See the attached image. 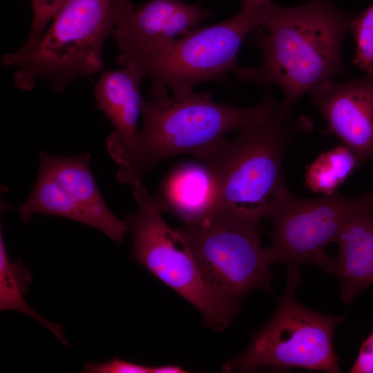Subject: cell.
Here are the masks:
<instances>
[{"label": "cell", "mask_w": 373, "mask_h": 373, "mask_svg": "<svg viewBox=\"0 0 373 373\" xmlns=\"http://www.w3.org/2000/svg\"><path fill=\"white\" fill-rule=\"evenodd\" d=\"M241 6L261 7L271 3V0H240Z\"/></svg>", "instance_id": "603a6c76"}, {"label": "cell", "mask_w": 373, "mask_h": 373, "mask_svg": "<svg viewBox=\"0 0 373 373\" xmlns=\"http://www.w3.org/2000/svg\"><path fill=\"white\" fill-rule=\"evenodd\" d=\"M354 14L340 10L333 0H308L294 7L266 6L250 39L251 46L261 52V63L242 67L238 80L266 92L279 86L285 98L278 109L292 114L303 96L335 77L348 76L342 48Z\"/></svg>", "instance_id": "6da1fadb"}, {"label": "cell", "mask_w": 373, "mask_h": 373, "mask_svg": "<svg viewBox=\"0 0 373 373\" xmlns=\"http://www.w3.org/2000/svg\"><path fill=\"white\" fill-rule=\"evenodd\" d=\"M373 212V191L356 197L337 192L316 198L294 195L285 183L267 204L263 217L271 221V245L266 248L271 265L300 271L311 264L323 267L330 256L326 248L354 218Z\"/></svg>", "instance_id": "ba28073f"}, {"label": "cell", "mask_w": 373, "mask_h": 373, "mask_svg": "<svg viewBox=\"0 0 373 373\" xmlns=\"http://www.w3.org/2000/svg\"><path fill=\"white\" fill-rule=\"evenodd\" d=\"M278 107L264 121L239 131L231 140L223 137L194 156L207 166L216 180L219 207L242 208L264 215L267 204L285 183L282 162L286 151L314 124L305 115H283Z\"/></svg>", "instance_id": "277c9868"}, {"label": "cell", "mask_w": 373, "mask_h": 373, "mask_svg": "<svg viewBox=\"0 0 373 373\" xmlns=\"http://www.w3.org/2000/svg\"><path fill=\"white\" fill-rule=\"evenodd\" d=\"M120 66L103 71L94 88L97 107L114 128L107 138V149L119 171L128 169L137 148V122L143 102L141 84L146 78L135 65Z\"/></svg>", "instance_id": "4fadbf2b"}, {"label": "cell", "mask_w": 373, "mask_h": 373, "mask_svg": "<svg viewBox=\"0 0 373 373\" xmlns=\"http://www.w3.org/2000/svg\"><path fill=\"white\" fill-rule=\"evenodd\" d=\"M265 6H241L221 23L193 29L160 52L137 66L151 88H169L173 96L193 92L196 84L220 80L240 70L238 55L247 37L262 21Z\"/></svg>", "instance_id": "9c48e42d"}, {"label": "cell", "mask_w": 373, "mask_h": 373, "mask_svg": "<svg viewBox=\"0 0 373 373\" xmlns=\"http://www.w3.org/2000/svg\"><path fill=\"white\" fill-rule=\"evenodd\" d=\"M32 276L19 260L12 263L8 258L2 231L0 233V309L15 310L23 313L45 326L64 345L68 341L61 326L48 321L37 314L27 304L23 296Z\"/></svg>", "instance_id": "2e32d148"}, {"label": "cell", "mask_w": 373, "mask_h": 373, "mask_svg": "<svg viewBox=\"0 0 373 373\" xmlns=\"http://www.w3.org/2000/svg\"><path fill=\"white\" fill-rule=\"evenodd\" d=\"M151 100L143 99V125L135 154L128 169L117 171L122 183L131 186L160 162L180 154L195 156L229 131L260 123L276 110L269 91L251 107L213 101L209 93L169 97L166 88H150Z\"/></svg>", "instance_id": "7a4b0ae2"}, {"label": "cell", "mask_w": 373, "mask_h": 373, "mask_svg": "<svg viewBox=\"0 0 373 373\" xmlns=\"http://www.w3.org/2000/svg\"><path fill=\"white\" fill-rule=\"evenodd\" d=\"M350 32L355 41L353 64L365 74H373V3L354 14Z\"/></svg>", "instance_id": "ac0fdd59"}, {"label": "cell", "mask_w": 373, "mask_h": 373, "mask_svg": "<svg viewBox=\"0 0 373 373\" xmlns=\"http://www.w3.org/2000/svg\"><path fill=\"white\" fill-rule=\"evenodd\" d=\"M300 271L287 270L285 291L272 317L254 333L242 354L222 365V372L300 368L341 372L333 336L346 318L315 312L297 300L295 292L301 282Z\"/></svg>", "instance_id": "8992f818"}, {"label": "cell", "mask_w": 373, "mask_h": 373, "mask_svg": "<svg viewBox=\"0 0 373 373\" xmlns=\"http://www.w3.org/2000/svg\"><path fill=\"white\" fill-rule=\"evenodd\" d=\"M137 203L126 220L133 240L132 259L198 309L204 325L222 332L238 311L205 283L188 247L162 218L165 211L142 180L131 186Z\"/></svg>", "instance_id": "52a82bcc"}, {"label": "cell", "mask_w": 373, "mask_h": 373, "mask_svg": "<svg viewBox=\"0 0 373 373\" xmlns=\"http://www.w3.org/2000/svg\"><path fill=\"white\" fill-rule=\"evenodd\" d=\"M212 15L182 0H148L142 5L125 0L111 34L119 51L115 61L138 66Z\"/></svg>", "instance_id": "8fae6325"}, {"label": "cell", "mask_w": 373, "mask_h": 373, "mask_svg": "<svg viewBox=\"0 0 373 373\" xmlns=\"http://www.w3.org/2000/svg\"><path fill=\"white\" fill-rule=\"evenodd\" d=\"M262 218L259 211L221 207L175 229L207 285L237 311L251 291H271V263L260 245Z\"/></svg>", "instance_id": "5b68a950"}, {"label": "cell", "mask_w": 373, "mask_h": 373, "mask_svg": "<svg viewBox=\"0 0 373 373\" xmlns=\"http://www.w3.org/2000/svg\"><path fill=\"white\" fill-rule=\"evenodd\" d=\"M161 193L158 198L164 210H170L182 224L198 222L219 207L216 180L200 160L177 166L164 181Z\"/></svg>", "instance_id": "9a60e30c"}, {"label": "cell", "mask_w": 373, "mask_h": 373, "mask_svg": "<svg viewBox=\"0 0 373 373\" xmlns=\"http://www.w3.org/2000/svg\"><path fill=\"white\" fill-rule=\"evenodd\" d=\"M309 97L325 122V131L352 151L360 167L373 159V74L327 81Z\"/></svg>", "instance_id": "7c38bea8"}, {"label": "cell", "mask_w": 373, "mask_h": 373, "mask_svg": "<svg viewBox=\"0 0 373 373\" xmlns=\"http://www.w3.org/2000/svg\"><path fill=\"white\" fill-rule=\"evenodd\" d=\"M360 168L352 151L341 144L320 154L305 171V185L312 191L329 195Z\"/></svg>", "instance_id": "e0dca14e"}, {"label": "cell", "mask_w": 373, "mask_h": 373, "mask_svg": "<svg viewBox=\"0 0 373 373\" xmlns=\"http://www.w3.org/2000/svg\"><path fill=\"white\" fill-rule=\"evenodd\" d=\"M39 155L35 184L18 209L21 221L29 223L35 214L60 216L93 227L122 243L128 223L104 202L90 168V155L59 157L43 151Z\"/></svg>", "instance_id": "30bf717a"}, {"label": "cell", "mask_w": 373, "mask_h": 373, "mask_svg": "<svg viewBox=\"0 0 373 373\" xmlns=\"http://www.w3.org/2000/svg\"><path fill=\"white\" fill-rule=\"evenodd\" d=\"M187 371L177 365H164L151 367V373H184Z\"/></svg>", "instance_id": "7402d4cb"}, {"label": "cell", "mask_w": 373, "mask_h": 373, "mask_svg": "<svg viewBox=\"0 0 373 373\" xmlns=\"http://www.w3.org/2000/svg\"><path fill=\"white\" fill-rule=\"evenodd\" d=\"M350 373H373V332L363 342Z\"/></svg>", "instance_id": "44dd1931"}, {"label": "cell", "mask_w": 373, "mask_h": 373, "mask_svg": "<svg viewBox=\"0 0 373 373\" xmlns=\"http://www.w3.org/2000/svg\"><path fill=\"white\" fill-rule=\"evenodd\" d=\"M335 242L338 244V252L329 256L323 269L338 278L340 298L350 304L359 293L373 285V212L345 225Z\"/></svg>", "instance_id": "5bb4252c"}, {"label": "cell", "mask_w": 373, "mask_h": 373, "mask_svg": "<svg viewBox=\"0 0 373 373\" xmlns=\"http://www.w3.org/2000/svg\"><path fill=\"white\" fill-rule=\"evenodd\" d=\"M124 1L66 0L31 48L1 56L15 69V86L30 90L43 81L62 93L74 80L102 72L104 45Z\"/></svg>", "instance_id": "3957f363"}, {"label": "cell", "mask_w": 373, "mask_h": 373, "mask_svg": "<svg viewBox=\"0 0 373 373\" xmlns=\"http://www.w3.org/2000/svg\"><path fill=\"white\" fill-rule=\"evenodd\" d=\"M66 1L32 0L33 17L29 33L23 46L17 50H28L38 41Z\"/></svg>", "instance_id": "d6986e66"}, {"label": "cell", "mask_w": 373, "mask_h": 373, "mask_svg": "<svg viewBox=\"0 0 373 373\" xmlns=\"http://www.w3.org/2000/svg\"><path fill=\"white\" fill-rule=\"evenodd\" d=\"M151 367L123 361L119 358L102 363L86 364L82 372L86 373H151Z\"/></svg>", "instance_id": "ffe728a7"}]
</instances>
